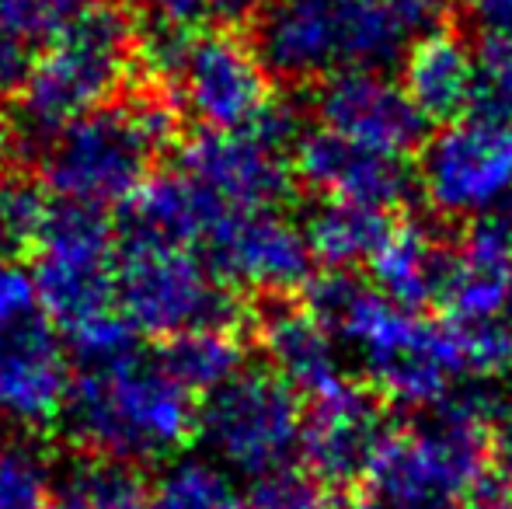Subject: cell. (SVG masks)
<instances>
[{
	"instance_id": "obj_7",
	"label": "cell",
	"mask_w": 512,
	"mask_h": 509,
	"mask_svg": "<svg viewBox=\"0 0 512 509\" xmlns=\"http://www.w3.org/2000/svg\"><path fill=\"white\" fill-rule=\"evenodd\" d=\"M115 307L136 335L154 339H171L192 328L241 325L237 290L220 283L206 258L192 248L161 241L122 238L115 265Z\"/></svg>"
},
{
	"instance_id": "obj_3",
	"label": "cell",
	"mask_w": 512,
	"mask_h": 509,
	"mask_svg": "<svg viewBox=\"0 0 512 509\" xmlns=\"http://www.w3.org/2000/svg\"><path fill=\"white\" fill-rule=\"evenodd\" d=\"M485 391L460 384L422 426L391 429L359 482L363 509H457L492 478V422Z\"/></svg>"
},
{
	"instance_id": "obj_36",
	"label": "cell",
	"mask_w": 512,
	"mask_h": 509,
	"mask_svg": "<svg viewBox=\"0 0 512 509\" xmlns=\"http://www.w3.org/2000/svg\"><path fill=\"white\" fill-rule=\"evenodd\" d=\"M272 0H209L206 18H216L220 25H255L262 18V11L269 7Z\"/></svg>"
},
{
	"instance_id": "obj_29",
	"label": "cell",
	"mask_w": 512,
	"mask_h": 509,
	"mask_svg": "<svg viewBox=\"0 0 512 509\" xmlns=\"http://www.w3.org/2000/svg\"><path fill=\"white\" fill-rule=\"evenodd\" d=\"M102 0H0V28L21 39H56Z\"/></svg>"
},
{
	"instance_id": "obj_2",
	"label": "cell",
	"mask_w": 512,
	"mask_h": 509,
	"mask_svg": "<svg viewBox=\"0 0 512 509\" xmlns=\"http://www.w3.org/2000/svg\"><path fill=\"white\" fill-rule=\"evenodd\" d=\"M304 304L331 328L338 346L356 356L384 405L429 412L474 377L457 325L391 304L352 272L310 279Z\"/></svg>"
},
{
	"instance_id": "obj_15",
	"label": "cell",
	"mask_w": 512,
	"mask_h": 509,
	"mask_svg": "<svg viewBox=\"0 0 512 509\" xmlns=\"http://www.w3.org/2000/svg\"><path fill=\"white\" fill-rule=\"evenodd\" d=\"M314 119L321 129L359 147L408 157L425 147L429 123L405 95L401 81L373 70H345L314 88Z\"/></svg>"
},
{
	"instance_id": "obj_12",
	"label": "cell",
	"mask_w": 512,
	"mask_h": 509,
	"mask_svg": "<svg viewBox=\"0 0 512 509\" xmlns=\"http://www.w3.org/2000/svg\"><path fill=\"white\" fill-rule=\"evenodd\" d=\"M119 245L102 210L56 203L35 245V290L42 311L67 335L115 314Z\"/></svg>"
},
{
	"instance_id": "obj_20",
	"label": "cell",
	"mask_w": 512,
	"mask_h": 509,
	"mask_svg": "<svg viewBox=\"0 0 512 509\" xmlns=\"http://www.w3.org/2000/svg\"><path fill=\"white\" fill-rule=\"evenodd\" d=\"M223 206L199 189L182 171L157 175L126 203L122 238L161 241V245H203L213 224L223 217Z\"/></svg>"
},
{
	"instance_id": "obj_30",
	"label": "cell",
	"mask_w": 512,
	"mask_h": 509,
	"mask_svg": "<svg viewBox=\"0 0 512 509\" xmlns=\"http://www.w3.org/2000/svg\"><path fill=\"white\" fill-rule=\"evenodd\" d=\"M244 503H248V509H338L335 492L293 468L258 478L244 496Z\"/></svg>"
},
{
	"instance_id": "obj_35",
	"label": "cell",
	"mask_w": 512,
	"mask_h": 509,
	"mask_svg": "<svg viewBox=\"0 0 512 509\" xmlns=\"http://www.w3.org/2000/svg\"><path fill=\"white\" fill-rule=\"evenodd\" d=\"M143 4L154 11V21L178 25V28H192L206 18L209 0H143Z\"/></svg>"
},
{
	"instance_id": "obj_13",
	"label": "cell",
	"mask_w": 512,
	"mask_h": 509,
	"mask_svg": "<svg viewBox=\"0 0 512 509\" xmlns=\"http://www.w3.org/2000/svg\"><path fill=\"white\" fill-rule=\"evenodd\" d=\"M272 77L265 74L255 46L237 39L234 32H192L178 70L171 74V95L209 133H237L251 129L265 116L276 98L269 91Z\"/></svg>"
},
{
	"instance_id": "obj_17",
	"label": "cell",
	"mask_w": 512,
	"mask_h": 509,
	"mask_svg": "<svg viewBox=\"0 0 512 509\" xmlns=\"http://www.w3.org/2000/svg\"><path fill=\"white\" fill-rule=\"evenodd\" d=\"M293 175L328 203H352L366 210H398L411 196V164L335 136L328 129H304L293 143Z\"/></svg>"
},
{
	"instance_id": "obj_34",
	"label": "cell",
	"mask_w": 512,
	"mask_h": 509,
	"mask_svg": "<svg viewBox=\"0 0 512 509\" xmlns=\"http://www.w3.org/2000/svg\"><path fill=\"white\" fill-rule=\"evenodd\" d=\"M492 468L512 489V401L495 412L492 422Z\"/></svg>"
},
{
	"instance_id": "obj_16",
	"label": "cell",
	"mask_w": 512,
	"mask_h": 509,
	"mask_svg": "<svg viewBox=\"0 0 512 509\" xmlns=\"http://www.w3.org/2000/svg\"><path fill=\"white\" fill-rule=\"evenodd\" d=\"M391 429L387 405L370 387L345 381L321 398H310L304 412V440H300L307 475L331 492L359 485Z\"/></svg>"
},
{
	"instance_id": "obj_28",
	"label": "cell",
	"mask_w": 512,
	"mask_h": 509,
	"mask_svg": "<svg viewBox=\"0 0 512 509\" xmlns=\"http://www.w3.org/2000/svg\"><path fill=\"white\" fill-rule=\"evenodd\" d=\"M460 262L474 269L495 272L512 279V203H502L495 210L481 213L467 224L460 245L453 248Z\"/></svg>"
},
{
	"instance_id": "obj_8",
	"label": "cell",
	"mask_w": 512,
	"mask_h": 509,
	"mask_svg": "<svg viewBox=\"0 0 512 509\" xmlns=\"http://www.w3.org/2000/svg\"><path fill=\"white\" fill-rule=\"evenodd\" d=\"M70 381L67 342L42 311L32 269L0 255V422L14 429L60 422Z\"/></svg>"
},
{
	"instance_id": "obj_22",
	"label": "cell",
	"mask_w": 512,
	"mask_h": 509,
	"mask_svg": "<svg viewBox=\"0 0 512 509\" xmlns=\"http://www.w3.org/2000/svg\"><path fill=\"white\" fill-rule=\"evenodd\" d=\"M391 231V213L352 203H328V199H321L307 213L304 224L310 255L328 272H356L359 265H370Z\"/></svg>"
},
{
	"instance_id": "obj_10",
	"label": "cell",
	"mask_w": 512,
	"mask_h": 509,
	"mask_svg": "<svg viewBox=\"0 0 512 509\" xmlns=\"http://www.w3.org/2000/svg\"><path fill=\"white\" fill-rule=\"evenodd\" d=\"M300 116L272 102L251 129L209 133L199 129L178 150V171L216 199L223 210H279L293 196V143Z\"/></svg>"
},
{
	"instance_id": "obj_11",
	"label": "cell",
	"mask_w": 512,
	"mask_h": 509,
	"mask_svg": "<svg viewBox=\"0 0 512 509\" xmlns=\"http://www.w3.org/2000/svg\"><path fill=\"white\" fill-rule=\"evenodd\" d=\"M415 185L443 220H464L512 203V119L474 105L457 123L439 126L418 150Z\"/></svg>"
},
{
	"instance_id": "obj_31",
	"label": "cell",
	"mask_w": 512,
	"mask_h": 509,
	"mask_svg": "<svg viewBox=\"0 0 512 509\" xmlns=\"http://www.w3.org/2000/svg\"><path fill=\"white\" fill-rule=\"evenodd\" d=\"M481 95L478 105L512 119V46L481 42Z\"/></svg>"
},
{
	"instance_id": "obj_27",
	"label": "cell",
	"mask_w": 512,
	"mask_h": 509,
	"mask_svg": "<svg viewBox=\"0 0 512 509\" xmlns=\"http://www.w3.org/2000/svg\"><path fill=\"white\" fill-rule=\"evenodd\" d=\"M53 203L28 178H7L0 185V255H21L39 245Z\"/></svg>"
},
{
	"instance_id": "obj_18",
	"label": "cell",
	"mask_w": 512,
	"mask_h": 509,
	"mask_svg": "<svg viewBox=\"0 0 512 509\" xmlns=\"http://www.w3.org/2000/svg\"><path fill=\"white\" fill-rule=\"evenodd\" d=\"M258 346L272 374L307 398H321L349 381L345 349L331 328L297 300L276 297L265 304L258 314Z\"/></svg>"
},
{
	"instance_id": "obj_21",
	"label": "cell",
	"mask_w": 512,
	"mask_h": 509,
	"mask_svg": "<svg viewBox=\"0 0 512 509\" xmlns=\"http://www.w3.org/2000/svg\"><path fill=\"white\" fill-rule=\"evenodd\" d=\"M450 262L453 252L436 231L418 220L394 224L391 238L370 262L373 290L405 311H422L429 304H439Z\"/></svg>"
},
{
	"instance_id": "obj_1",
	"label": "cell",
	"mask_w": 512,
	"mask_h": 509,
	"mask_svg": "<svg viewBox=\"0 0 512 509\" xmlns=\"http://www.w3.org/2000/svg\"><path fill=\"white\" fill-rule=\"evenodd\" d=\"M446 18L450 0H272L251 46L272 81L321 84L345 70L387 74Z\"/></svg>"
},
{
	"instance_id": "obj_4",
	"label": "cell",
	"mask_w": 512,
	"mask_h": 509,
	"mask_svg": "<svg viewBox=\"0 0 512 509\" xmlns=\"http://www.w3.org/2000/svg\"><path fill=\"white\" fill-rule=\"evenodd\" d=\"M199 408L157 363L133 353L105 367H81L70 381L60 426L70 447L112 464H154L175 457L196 433Z\"/></svg>"
},
{
	"instance_id": "obj_9",
	"label": "cell",
	"mask_w": 512,
	"mask_h": 509,
	"mask_svg": "<svg viewBox=\"0 0 512 509\" xmlns=\"http://www.w3.org/2000/svg\"><path fill=\"white\" fill-rule=\"evenodd\" d=\"M304 412L300 394L272 370H244L203 401L196 436L223 471L258 482L293 468Z\"/></svg>"
},
{
	"instance_id": "obj_23",
	"label": "cell",
	"mask_w": 512,
	"mask_h": 509,
	"mask_svg": "<svg viewBox=\"0 0 512 509\" xmlns=\"http://www.w3.org/2000/svg\"><path fill=\"white\" fill-rule=\"evenodd\" d=\"M157 363L192 398L196 394L209 398L237 374H244V346L237 339V328H192L164 339Z\"/></svg>"
},
{
	"instance_id": "obj_38",
	"label": "cell",
	"mask_w": 512,
	"mask_h": 509,
	"mask_svg": "<svg viewBox=\"0 0 512 509\" xmlns=\"http://www.w3.org/2000/svg\"><path fill=\"white\" fill-rule=\"evenodd\" d=\"M506 325L512 328V297H509V311H506Z\"/></svg>"
},
{
	"instance_id": "obj_19",
	"label": "cell",
	"mask_w": 512,
	"mask_h": 509,
	"mask_svg": "<svg viewBox=\"0 0 512 509\" xmlns=\"http://www.w3.org/2000/svg\"><path fill=\"white\" fill-rule=\"evenodd\" d=\"M401 88L425 116V123H457L474 112L481 95V63L457 32L422 39L401 63Z\"/></svg>"
},
{
	"instance_id": "obj_26",
	"label": "cell",
	"mask_w": 512,
	"mask_h": 509,
	"mask_svg": "<svg viewBox=\"0 0 512 509\" xmlns=\"http://www.w3.org/2000/svg\"><path fill=\"white\" fill-rule=\"evenodd\" d=\"M53 496V471L42 447L0 422V509H46Z\"/></svg>"
},
{
	"instance_id": "obj_5",
	"label": "cell",
	"mask_w": 512,
	"mask_h": 509,
	"mask_svg": "<svg viewBox=\"0 0 512 509\" xmlns=\"http://www.w3.org/2000/svg\"><path fill=\"white\" fill-rule=\"evenodd\" d=\"M178 133L175 102L164 91H140L108 102L53 136L39 150L42 182L60 203L108 210L126 206L150 182L157 157Z\"/></svg>"
},
{
	"instance_id": "obj_14",
	"label": "cell",
	"mask_w": 512,
	"mask_h": 509,
	"mask_svg": "<svg viewBox=\"0 0 512 509\" xmlns=\"http://www.w3.org/2000/svg\"><path fill=\"white\" fill-rule=\"evenodd\" d=\"M203 252L213 276L230 290L269 293L276 300L314 279L304 227L279 210H227L206 234Z\"/></svg>"
},
{
	"instance_id": "obj_24",
	"label": "cell",
	"mask_w": 512,
	"mask_h": 509,
	"mask_svg": "<svg viewBox=\"0 0 512 509\" xmlns=\"http://www.w3.org/2000/svg\"><path fill=\"white\" fill-rule=\"evenodd\" d=\"M46 509H147V489L136 468L84 457L60 475Z\"/></svg>"
},
{
	"instance_id": "obj_6",
	"label": "cell",
	"mask_w": 512,
	"mask_h": 509,
	"mask_svg": "<svg viewBox=\"0 0 512 509\" xmlns=\"http://www.w3.org/2000/svg\"><path fill=\"white\" fill-rule=\"evenodd\" d=\"M136 46L140 25L133 11L112 0L56 35L18 95V140L42 150L60 129L108 105L136 63Z\"/></svg>"
},
{
	"instance_id": "obj_32",
	"label": "cell",
	"mask_w": 512,
	"mask_h": 509,
	"mask_svg": "<svg viewBox=\"0 0 512 509\" xmlns=\"http://www.w3.org/2000/svg\"><path fill=\"white\" fill-rule=\"evenodd\" d=\"M32 67H35L32 42L7 32V28H0V98L21 95Z\"/></svg>"
},
{
	"instance_id": "obj_33",
	"label": "cell",
	"mask_w": 512,
	"mask_h": 509,
	"mask_svg": "<svg viewBox=\"0 0 512 509\" xmlns=\"http://www.w3.org/2000/svg\"><path fill=\"white\" fill-rule=\"evenodd\" d=\"M481 42L512 46V0H460Z\"/></svg>"
},
{
	"instance_id": "obj_37",
	"label": "cell",
	"mask_w": 512,
	"mask_h": 509,
	"mask_svg": "<svg viewBox=\"0 0 512 509\" xmlns=\"http://www.w3.org/2000/svg\"><path fill=\"white\" fill-rule=\"evenodd\" d=\"M14 143H18V133H14V123L4 116V112H0V171L7 168V161H11Z\"/></svg>"
},
{
	"instance_id": "obj_25",
	"label": "cell",
	"mask_w": 512,
	"mask_h": 509,
	"mask_svg": "<svg viewBox=\"0 0 512 509\" xmlns=\"http://www.w3.org/2000/svg\"><path fill=\"white\" fill-rule=\"evenodd\" d=\"M147 509H248L230 471L206 457H182L161 471Z\"/></svg>"
}]
</instances>
